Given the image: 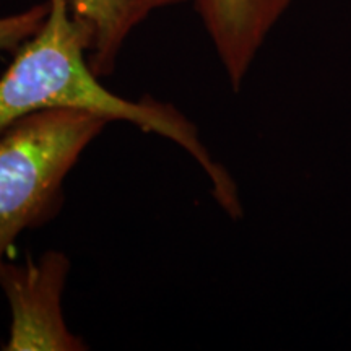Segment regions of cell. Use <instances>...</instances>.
Wrapping results in <instances>:
<instances>
[{"instance_id":"1","label":"cell","mask_w":351,"mask_h":351,"mask_svg":"<svg viewBox=\"0 0 351 351\" xmlns=\"http://www.w3.org/2000/svg\"><path fill=\"white\" fill-rule=\"evenodd\" d=\"M41 29L16 49L0 77V134L21 117L44 109H82L124 121L181 147L212 184V195L228 217L243 218L238 184L200 140L197 127L174 104L153 96L127 99L109 91L88 60L90 34L70 12L69 0H46Z\"/></svg>"},{"instance_id":"2","label":"cell","mask_w":351,"mask_h":351,"mask_svg":"<svg viewBox=\"0 0 351 351\" xmlns=\"http://www.w3.org/2000/svg\"><path fill=\"white\" fill-rule=\"evenodd\" d=\"M111 124L82 109H44L0 134V262L26 230L54 219L64 182L85 150Z\"/></svg>"},{"instance_id":"3","label":"cell","mask_w":351,"mask_h":351,"mask_svg":"<svg viewBox=\"0 0 351 351\" xmlns=\"http://www.w3.org/2000/svg\"><path fill=\"white\" fill-rule=\"evenodd\" d=\"M70 258L46 251L21 263L0 262V288L10 306L3 351H85L86 341L70 330L64 315V289Z\"/></svg>"},{"instance_id":"4","label":"cell","mask_w":351,"mask_h":351,"mask_svg":"<svg viewBox=\"0 0 351 351\" xmlns=\"http://www.w3.org/2000/svg\"><path fill=\"white\" fill-rule=\"evenodd\" d=\"M291 2L293 0H194L232 91L243 88L258 51Z\"/></svg>"},{"instance_id":"5","label":"cell","mask_w":351,"mask_h":351,"mask_svg":"<svg viewBox=\"0 0 351 351\" xmlns=\"http://www.w3.org/2000/svg\"><path fill=\"white\" fill-rule=\"evenodd\" d=\"M186 0H69L70 12L90 34L88 60L96 75L109 77L135 28L152 13Z\"/></svg>"},{"instance_id":"6","label":"cell","mask_w":351,"mask_h":351,"mask_svg":"<svg viewBox=\"0 0 351 351\" xmlns=\"http://www.w3.org/2000/svg\"><path fill=\"white\" fill-rule=\"evenodd\" d=\"M47 10V2H43L15 15L0 16V51H16L34 36L46 21Z\"/></svg>"}]
</instances>
